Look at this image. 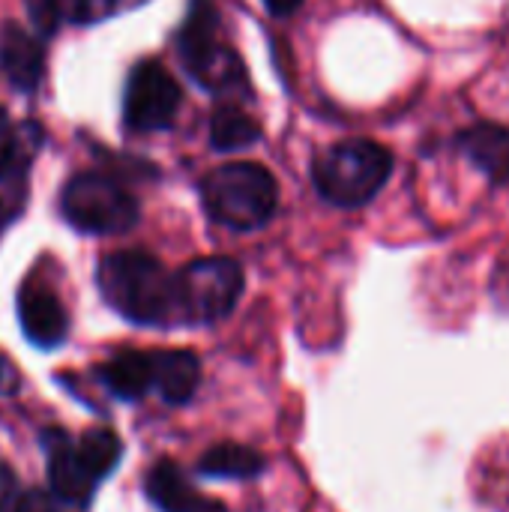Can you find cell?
I'll return each instance as SVG.
<instances>
[{
    "label": "cell",
    "instance_id": "cell-12",
    "mask_svg": "<svg viewBox=\"0 0 509 512\" xmlns=\"http://www.w3.org/2000/svg\"><path fill=\"white\" fill-rule=\"evenodd\" d=\"M459 150L492 183H509V129L495 123H477L459 135Z\"/></svg>",
    "mask_w": 509,
    "mask_h": 512
},
{
    "label": "cell",
    "instance_id": "cell-3",
    "mask_svg": "<svg viewBox=\"0 0 509 512\" xmlns=\"http://www.w3.org/2000/svg\"><path fill=\"white\" fill-rule=\"evenodd\" d=\"M177 54L186 72L216 96L249 93V75L240 54L222 36V21L207 0L192 3L189 15L177 30Z\"/></svg>",
    "mask_w": 509,
    "mask_h": 512
},
{
    "label": "cell",
    "instance_id": "cell-17",
    "mask_svg": "<svg viewBox=\"0 0 509 512\" xmlns=\"http://www.w3.org/2000/svg\"><path fill=\"white\" fill-rule=\"evenodd\" d=\"M75 456L84 465V471L99 483L102 477H108L117 468V462L123 456V444L111 429H90L81 435Z\"/></svg>",
    "mask_w": 509,
    "mask_h": 512
},
{
    "label": "cell",
    "instance_id": "cell-6",
    "mask_svg": "<svg viewBox=\"0 0 509 512\" xmlns=\"http://www.w3.org/2000/svg\"><path fill=\"white\" fill-rule=\"evenodd\" d=\"M243 294V270L234 258H198L174 273L177 321H222Z\"/></svg>",
    "mask_w": 509,
    "mask_h": 512
},
{
    "label": "cell",
    "instance_id": "cell-2",
    "mask_svg": "<svg viewBox=\"0 0 509 512\" xmlns=\"http://www.w3.org/2000/svg\"><path fill=\"white\" fill-rule=\"evenodd\" d=\"M201 204L216 225L255 231L273 219L279 207V183L258 162H228L201 180Z\"/></svg>",
    "mask_w": 509,
    "mask_h": 512
},
{
    "label": "cell",
    "instance_id": "cell-23",
    "mask_svg": "<svg viewBox=\"0 0 509 512\" xmlns=\"http://www.w3.org/2000/svg\"><path fill=\"white\" fill-rule=\"evenodd\" d=\"M267 6V12H273L276 18H285V15H294L300 9L303 0H261Z\"/></svg>",
    "mask_w": 509,
    "mask_h": 512
},
{
    "label": "cell",
    "instance_id": "cell-16",
    "mask_svg": "<svg viewBox=\"0 0 509 512\" xmlns=\"http://www.w3.org/2000/svg\"><path fill=\"white\" fill-rule=\"evenodd\" d=\"M261 126L234 102L222 105L210 120V144L216 150H243L261 138Z\"/></svg>",
    "mask_w": 509,
    "mask_h": 512
},
{
    "label": "cell",
    "instance_id": "cell-15",
    "mask_svg": "<svg viewBox=\"0 0 509 512\" xmlns=\"http://www.w3.org/2000/svg\"><path fill=\"white\" fill-rule=\"evenodd\" d=\"M144 489H147V498L162 512H186L198 498V492H192L189 480L183 477L180 465L168 459L156 462V468L147 474Z\"/></svg>",
    "mask_w": 509,
    "mask_h": 512
},
{
    "label": "cell",
    "instance_id": "cell-24",
    "mask_svg": "<svg viewBox=\"0 0 509 512\" xmlns=\"http://www.w3.org/2000/svg\"><path fill=\"white\" fill-rule=\"evenodd\" d=\"M186 512H228V510H225V504H219V501H210V498H201V495H198V501H195V504H192Z\"/></svg>",
    "mask_w": 509,
    "mask_h": 512
},
{
    "label": "cell",
    "instance_id": "cell-20",
    "mask_svg": "<svg viewBox=\"0 0 509 512\" xmlns=\"http://www.w3.org/2000/svg\"><path fill=\"white\" fill-rule=\"evenodd\" d=\"M30 27L36 36H54L57 27L63 24V12H60V0H24Z\"/></svg>",
    "mask_w": 509,
    "mask_h": 512
},
{
    "label": "cell",
    "instance_id": "cell-21",
    "mask_svg": "<svg viewBox=\"0 0 509 512\" xmlns=\"http://www.w3.org/2000/svg\"><path fill=\"white\" fill-rule=\"evenodd\" d=\"M12 512H54V498L45 489H30V492H18Z\"/></svg>",
    "mask_w": 509,
    "mask_h": 512
},
{
    "label": "cell",
    "instance_id": "cell-18",
    "mask_svg": "<svg viewBox=\"0 0 509 512\" xmlns=\"http://www.w3.org/2000/svg\"><path fill=\"white\" fill-rule=\"evenodd\" d=\"M27 129H15L9 114L0 108V183L21 180L30 156H27Z\"/></svg>",
    "mask_w": 509,
    "mask_h": 512
},
{
    "label": "cell",
    "instance_id": "cell-10",
    "mask_svg": "<svg viewBox=\"0 0 509 512\" xmlns=\"http://www.w3.org/2000/svg\"><path fill=\"white\" fill-rule=\"evenodd\" d=\"M45 441V453H48V486L51 495L66 501V504H90L96 480L84 471V465L75 456V447L69 444V438L57 429L42 432Z\"/></svg>",
    "mask_w": 509,
    "mask_h": 512
},
{
    "label": "cell",
    "instance_id": "cell-5",
    "mask_svg": "<svg viewBox=\"0 0 509 512\" xmlns=\"http://www.w3.org/2000/svg\"><path fill=\"white\" fill-rule=\"evenodd\" d=\"M60 213L72 228L96 237L126 234L141 219L135 195L99 171H84L66 180L60 192Z\"/></svg>",
    "mask_w": 509,
    "mask_h": 512
},
{
    "label": "cell",
    "instance_id": "cell-25",
    "mask_svg": "<svg viewBox=\"0 0 509 512\" xmlns=\"http://www.w3.org/2000/svg\"><path fill=\"white\" fill-rule=\"evenodd\" d=\"M0 375H3V360H0Z\"/></svg>",
    "mask_w": 509,
    "mask_h": 512
},
{
    "label": "cell",
    "instance_id": "cell-13",
    "mask_svg": "<svg viewBox=\"0 0 509 512\" xmlns=\"http://www.w3.org/2000/svg\"><path fill=\"white\" fill-rule=\"evenodd\" d=\"M99 381L117 396V399H141L153 387V363L150 351H117L99 366Z\"/></svg>",
    "mask_w": 509,
    "mask_h": 512
},
{
    "label": "cell",
    "instance_id": "cell-7",
    "mask_svg": "<svg viewBox=\"0 0 509 512\" xmlns=\"http://www.w3.org/2000/svg\"><path fill=\"white\" fill-rule=\"evenodd\" d=\"M183 93L174 75L159 60H141L132 66L123 90V123L129 132H162L174 126Z\"/></svg>",
    "mask_w": 509,
    "mask_h": 512
},
{
    "label": "cell",
    "instance_id": "cell-8",
    "mask_svg": "<svg viewBox=\"0 0 509 512\" xmlns=\"http://www.w3.org/2000/svg\"><path fill=\"white\" fill-rule=\"evenodd\" d=\"M18 324L36 348H57L69 333V318L60 297L36 282H24L18 291Z\"/></svg>",
    "mask_w": 509,
    "mask_h": 512
},
{
    "label": "cell",
    "instance_id": "cell-22",
    "mask_svg": "<svg viewBox=\"0 0 509 512\" xmlns=\"http://www.w3.org/2000/svg\"><path fill=\"white\" fill-rule=\"evenodd\" d=\"M15 498H18V480L9 465H0V512L12 510Z\"/></svg>",
    "mask_w": 509,
    "mask_h": 512
},
{
    "label": "cell",
    "instance_id": "cell-4",
    "mask_svg": "<svg viewBox=\"0 0 509 512\" xmlns=\"http://www.w3.org/2000/svg\"><path fill=\"white\" fill-rule=\"evenodd\" d=\"M393 174V153L375 141L354 138L327 147L312 168L318 195L342 210L369 204Z\"/></svg>",
    "mask_w": 509,
    "mask_h": 512
},
{
    "label": "cell",
    "instance_id": "cell-9",
    "mask_svg": "<svg viewBox=\"0 0 509 512\" xmlns=\"http://www.w3.org/2000/svg\"><path fill=\"white\" fill-rule=\"evenodd\" d=\"M45 72V48L42 36L33 30L18 27L15 21H6L0 27V75L9 87L21 93H33Z\"/></svg>",
    "mask_w": 509,
    "mask_h": 512
},
{
    "label": "cell",
    "instance_id": "cell-19",
    "mask_svg": "<svg viewBox=\"0 0 509 512\" xmlns=\"http://www.w3.org/2000/svg\"><path fill=\"white\" fill-rule=\"evenodd\" d=\"M150 0H60L63 24H102L123 12H132Z\"/></svg>",
    "mask_w": 509,
    "mask_h": 512
},
{
    "label": "cell",
    "instance_id": "cell-1",
    "mask_svg": "<svg viewBox=\"0 0 509 512\" xmlns=\"http://www.w3.org/2000/svg\"><path fill=\"white\" fill-rule=\"evenodd\" d=\"M96 288L105 303L132 324L168 327L177 324L174 273L141 249L111 252L96 267Z\"/></svg>",
    "mask_w": 509,
    "mask_h": 512
},
{
    "label": "cell",
    "instance_id": "cell-14",
    "mask_svg": "<svg viewBox=\"0 0 509 512\" xmlns=\"http://www.w3.org/2000/svg\"><path fill=\"white\" fill-rule=\"evenodd\" d=\"M198 471L204 477H222V480H249L258 477L264 471V459L261 453L225 441V444H213L201 459H198Z\"/></svg>",
    "mask_w": 509,
    "mask_h": 512
},
{
    "label": "cell",
    "instance_id": "cell-11",
    "mask_svg": "<svg viewBox=\"0 0 509 512\" xmlns=\"http://www.w3.org/2000/svg\"><path fill=\"white\" fill-rule=\"evenodd\" d=\"M153 363V387L168 405H186L198 384H201V363L192 351L180 348H162L150 351Z\"/></svg>",
    "mask_w": 509,
    "mask_h": 512
}]
</instances>
